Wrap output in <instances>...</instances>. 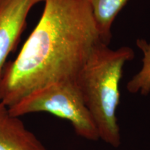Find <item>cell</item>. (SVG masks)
<instances>
[{"label":"cell","instance_id":"6","mask_svg":"<svg viewBox=\"0 0 150 150\" xmlns=\"http://www.w3.org/2000/svg\"><path fill=\"white\" fill-rule=\"evenodd\" d=\"M129 0H87L102 42L108 45L111 38L112 24Z\"/></svg>","mask_w":150,"mask_h":150},{"label":"cell","instance_id":"3","mask_svg":"<svg viewBox=\"0 0 150 150\" xmlns=\"http://www.w3.org/2000/svg\"><path fill=\"white\" fill-rule=\"evenodd\" d=\"M9 109L18 117L39 112L53 114L70 122L77 136L91 141L99 140L96 125L76 80L54 83L35 91Z\"/></svg>","mask_w":150,"mask_h":150},{"label":"cell","instance_id":"5","mask_svg":"<svg viewBox=\"0 0 150 150\" xmlns=\"http://www.w3.org/2000/svg\"><path fill=\"white\" fill-rule=\"evenodd\" d=\"M0 150H47L20 117L0 102Z\"/></svg>","mask_w":150,"mask_h":150},{"label":"cell","instance_id":"2","mask_svg":"<svg viewBox=\"0 0 150 150\" xmlns=\"http://www.w3.org/2000/svg\"><path fill=\"white\" fill-rule=\"evenodd\" d=\"M134 58L132 49L123 47L112 50L99 40L94 45L76 79L99 139L115 148L121 145L116 116L120 99V82L125 63Z\"/></svg>","mask_w":150,"mask_h":150},{"label":"cell","instance_id":"4","mask_svg":"<svg viewBox=\"0 0 150 150\" xmlns=\"http://www.w3.org/2000/svg\"><path fill=\"white\" fill-rule=\"evenodd\" d=\"M45 0H0V74L18 45L31 9Z\"/></svg>","mask_w":150,"mask_h":150},{"label":"cell","instance_id":"1","mask_svg":"<svg viewBox=\"0 0 150 150\" xmlns=\"http://www.w3.org/2000/svg\"><path fill=\"white\" fill-rule=\"evenodd\" d=\"M38 23L0 74V102L13 106L46 86L75 81L101 40L87 0H45Z\"/></svg>","mask_w":150,"mask_h":150},{"label":"cell","instance_id":"7","mask_svg":"<svg viewBox=\"0 0 150 150\" xmlns=\"http://www.w3.org/2000/svg\"><path fill=\"white\" fill-rule=\"evenodd\" d=\"M137 46L143 53L142 67L127 83V91L147 96L150 93V43L144 39L137 40Z\"/></svg>","mask_w":150,"mask_h":150}]
</instances>
